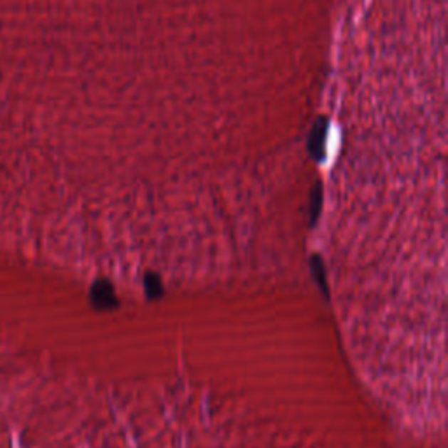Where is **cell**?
<instances>
[{
  "label": "cell",
  "mask_w": 448,
  "mask_h": 448,
  "mask_svg": "<svg viewBox=\"0 0 448 448\" xmlns=\"http://www.w3.org/2000/svg\"><path fill=\"white\" fill-rule=\"evenodd\" d=\"M328 128H329L328 118H319V120L316 121V125H313L312 132H310L308 149L317 162H321V160H323L324 151H326Z\"/></svg>",
  "instance_id": "6da1fadb"
}]
</instances>
